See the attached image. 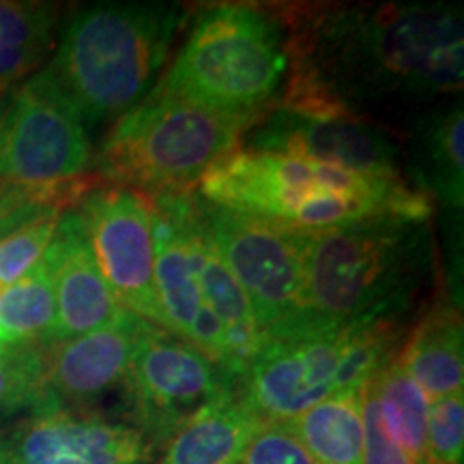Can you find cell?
<instances>
[{"mask_svg":"<svg viewBox=\"0 0 464 464\" xmlns=\"http://www.w3.org/2000/svg\"><path fill=\"white\" fill-rule=\"evenodd\" d=\"M198 185V196L211 205L304 232L381 216L428 219L432 213V200L404 179L241 149L208 168Z\"/></svg>","mask_w":464,"mask_h":464,"instance_id":"2","label":"cell"},{"mask_svg":"<svg viewBox=\"0 0 464 464\" xmlns=\"http://www.w3.org/2000/svg\"><path fill=\"white\" fill-rule=\"evenodd\" d=\"M288 67L286 28L276 11L213 5L196 17L158 86L249 130L282 97Z\"/></svg>","mask_w":464,"mask_h":464,"instance_id":"5","label":"cell"},{"mask_svg":"<svg viewBox=\"0 0 464 464\" xmlns=\"http://www.w3.org/2000/svg\"><path fill=\"white\" fill-rule=\"evenodd\" d=\"M44 258L50 265L56 301L48 346L110 327L127 314L103 280L78 211L63 213Z\"/></svg>","mask_w":464,"mask_h":464,"instance_id":"15","label":"cell"},{"mask_svg":"<svg viewBox=\"0 0 464 464\" xmlns=\"http://www.w3.org/2000/svg\"><path fill=\"white\" fill-rule=\"evenodd\" d=\"M239 464H316L288 421H263Z\"/></svg>","mask_w":464,"mask_h":464,"instance_id":"27","label":"cell"},{"mask_svg":"<svg viewBox=\"0 0 464 464\" xmlns=\"http://www.w3.org/2000/svg\"><path fill=\"white\" fill-rule=\"evenodd\" d=\"M48 207H54V205H28V207L17 208V211H14V213H9V216L0 218V239H3V237H7L9 232H14L15 228H20L22 224L28 222V219L39 216V213Z\"/></svg>","mask_w":464,"mask_h":464,"instance_id":"30","label":"cell"},{"mask_svg":"<svg viewBox=\"0 0 464 464\" xmlns=\"http://www.w3.org/2000/svg\"><path fill=\"white\" fill-rule=\"evenodd\" d=\"M58 7L0 0V100L37 73L54 45Z\"/></svg>","mask_w":464,"mask_h":464,"instance_id":"19","label":"cell"},{"mask_svg":"<svg viewBox=\"0 0 464 464\" xmlns=\"http://www.w3.org/2000/svg\"><path fill=\"white\" fill-rule=\"evenodd\" d=\"M363 464H421L385 432L368 385L363 390Z\"/></svg>","mask_w":464,"mask_h":464,"instance_id":"29","label":"cell"},{"mask_svg":"<svg viewBox=\"0 0 464 464\" xmlns=\"http://www.w3.org/2000/svg\"><path fill=\"white\" fill-rule=\"evenodd\" d=\"M432 271L428 219L381 216L307 232L304 316L404 321Z\"/></svg>","mask_w":464,"mask_h":464,"instance_id":"3","label":"cell"},{"mask_svg":"<svg viewBox=\"0 0 464 464\" xmlns=\"http://www.w3.org/2000/svg\"><path fill=\"white\" fill-rule=\"evenodd\" d=\"M464 448V398L430 400L426 423V464H462Z\"/></svg>","mask_w":464,"mask_h":464,"instance_id":"26","label":"cell"},{"mask_svg":"<svg viewBox=\"0 0 464 464\" xmlns=\"http://www.w3.org/2000/svg\"><path fill=\"white\" fill-rule=\"evenodd\" d=\"M246 125L185 103L153 86L116 119L92 164L112 188L138 194L194 191L211 166L239 150Z\"/></svg>","mask_w":464,"mask_h":464,"instance_id":"7","label":"cell"},{"mask_svg":"<svg viewBox=\"0 0 464 464\" xmlns=\"http://www.w3.org/2000/svg\"><path fill=\"white\" fill-rule=\"evenodd\" d=\"M75 211L116 301L133 316L168 332L155 290L153 226L144 196L125 188L91 189Z\"/></svg>","mask_w":464,"mask_h":464,"instance_id":"13","label":"cell"},{"mask_svg":"<svg viewBox=\"0 0 464 464\" xmlns=\"http://www.w3.org/2000/svg\"><path fill=\"white\" fill-rule=\"evenodd\" d=\"M363 390L324 400L288 421L316 464H363Z\"/></svg>","mask_w":464,"mask_h":464,"instance_id":"20","label":"cell"},{"mask_svg":"<svg viewBox=\"0 0 464 464\" xmlns=\"http://www.w3.org/2000/svg\"><path fill=\"white\" fill-rule=\"evenodd\" d=\"M0 290H3V288H0Z\"/></svg>","mask_w":464,"mask_h":464,"instance_id":"32","label":"cell"},{"mask_svg":"<svg viewBox=\"0 0 464 464\" xmlns=\"http://www.w3.org/2000/svg\"><path fill=\"white\" fill-rule=\"evenodd\" d=\"M263 426L243 400L232 396L189 420L161 448L155 464H239L247 443Z\"/></svg>","mask_w":464,"mask_h":464,"instance_id":"18","label":"cell"},{"mask_svg":"<svg viewBox=\"0 0 464 464\" xmlns=\"http://www.w3.org/2000/svg\"><path fill=\"white\" fill-rule=\"evenodd\" d=\"M89 191V183L82 179L67 185H58V188H26V185L9 183L0 179V218L28 205H54L67 208L73 202L82 200Z\"/></svg>","mask_w":464,"mask_h":464,"instance_id":"28","label":"cell"},{"mask_svg":"<svg viewBox=\"0 0 464 464\" xmlns=\"http://www.w3.org/2000/svg\"><path fill=\"white\" fill-rule=\"evenodd\" d=\"M368 392L372 393L385 432L417 462L426 464V423L430 400L421 387L411 379L398 359H392L368 382Z\"/></svg>","mask_w":464,"mask_h":464,"instance_id":"22","label":"cell"},{"mask_svg":"<svg viewBox=\"0 0 464 464\" xmlns=\"http://www.w3.org/2000/svg\"><path fill=\"white\" fill-rule=\"evenodd\" d=\"M246 150L305 158L368 177L404 179L402 153L381 127L316 92L284 84L282 97L246 131Z\"/></svg>","mask_w":464,"mask_h":464,"instance_id":"8","label":"cell"},{"mask_svg":"<svg viewBox=\"0 0 464 464\" xmlns=\"http://www.w3.org/2000/svg\"><path fill=\"white\" fill-rule=\"evenodd\" d=\"M45 398V346H11L0 353V426L31 413Z\"/></svg>","mask_w":464,"mask_h":464,"instance_id":"24","label":"cell"},{"mask_svg":"<svg viewBox=\"0 0 464 464\" xmlns=\"http://www.w3.org/2000/svg\"><path fill=\"white\" fill-rule=\"evenodd\" d=\"M462 103L448 112H434L423 121L417 136V168L420 189L450 208H462L464 161H462Z\"/></svg>","mask_w":464,"mask_h":464,"instance_id":"21","label":"cell"},{"mask_svg":"<svg viewBox=\"0 0 464 464\" xmlns=\"http://www.w3.org/2000/svg\"><path fill=\"white\" fill-rule=\"evenodd\" d=\"M185 15L168 3L91 5L67 22L44 69L86 127L119 119L150 92Z\"/></svg>","mask_w":464,"mask_h":464,"instance_id":"4","label":"cell"},{"mask_svg":"<svg viewBox=\"0 0 464 464\" xmlns=\"http://www.w3.org/2000/svg\"><path fill=\"white\" fill-rule=\"evenodd\" d=\"M402 321L329 323L299 316L266 335L239 381L243 404L263 421H290L312 406L362 392L393 357Z\"/></svg>","mask_w":464,"mask_h":464,"instance_id":"6","label":"cell"},{"mask_svg":"<svg viewBox=\"0 0 464 464\" xmlns=\"http://www.w3.org/2000/svg\"><path fill=\"white\" fill-rule=\"evenodd\" d=\"M92 164L89 127L39 69L0 102V179L26 188L78 181Z\"/></svg>","mask_w":464,"mask_h":464,"instance_id":"9","label":"cell"},{"mask_svg":"<svg viewBox=\"0 0 464 464\" xmlns=\"http://www.w3.org/2000/svg\"><path fill=\"white\" fill-rule=\"evenodd\" d=\"M207 239L247 295L265 335L304 316L307 232L211 205L198 196Z\"/></svg>","mask_w":464,"mask_h":464,"instance_id":"10","label":"cell"},{"mask_svg":"<svg viewBox=\"0 0 464 464\" xmlns=\"http://www.w3.org/2000/svg\"><path fill=\"white\" fill-rule=\"evenodd\" d=\"M464 338L460 310L439 301L417 323L398 362L428 400L454 396L464 382Z\"/></svg>","mask_w":464,"mask_h":464,"instance_id":"17","label":"cell"},{"mask_svg":"<svg viewBox=\"0 0 464 464\" xmlns=\"http://www.w3.org/2000/svg\"><path fill=\"white\" fill-rule=\"evenodd\" d=\"M288 15L286 82L314 91L353 114L462 89L458 5H318Z\"/></svg>","mask_w":464,"mask_h":464,"instance_id":"1","label":"cell"},{"mask_svg":"<svg viewBox=\"0 0 464 464\" xmlns=\"http://www.w3.org/2000/svg\"><path fill=\"white\" fill-rule=\"evenodd\" d=\"M188 194L189 191L142 194L150 213V226H153L155 290H158V301L168 332L189 342L191 346L222 365L226 372H230L224 329L207 304L198 276L185 247L183 207Z\"/></svg>","mask_w":464,"mask_h":464,"instance_id":"14","label":"cell"},{"mask_svg":"<svg viewBox=\"0 0 464 464\" xmlns=\"http://www.w3.org/2000/svg\"><path fill=\"white\" fill-rule=\"evenodd\" d=\"M56 321L54 284L48 260L0 290V335L11 346H48Z\"/></svg>","mask_w":464,"mask_h":464,"instance_id":"23","label":"cell"},{"mask_svg":"<svg viewBox=\"0 0 464 464\" xmlns=\"http://www.w3.org/2000/svg\"><path fill=\"white\" fill-rule=\"evenodd\" d=\"M133 426L161 450L208 406L239 393V381L177 335L147 324L125 381Z\"/></svg>","mask_w":464,"mask_h":464,"instance_id":"11","label":"cell"},{"mask_svg":"<svg viewBox=\"0 0 464 464\" xmlns=\"http://www.w3.org/2000/svg\"><path fill=\"white\" fill-rule=\"evenodd\" d=\"M158 450L133 423L50 396L31 413L0 426V464H155Z\"/></svg>","mask_w":464,"mask_h":464,"instance_id":"12","label":"cell"},{"mask_svg":"<svg viewBox=\"0 0 464 464\" xmlns=\"http://www.w3.org/2000/svg\"><path fill=\"white\" fill-rule=\"evenodd\" d=\"M147 321L131 312L110 327L45 346V392L61 406L86 409L114 387L125 385Z\"/></svg>","mask_w":464,"mask_h":464,"instance_id":"16","label":"cell"},{"mask_svg":"<svg viewBox=\"0 0 464 464\" xmlns=\"http://www.w3.org/2000/svg\"><path fill=\"white\" fill-rule=\"evenodd\" d=\"M63 213H65L63 207L44 208L39 216L0 239V288L22 280L42 263L54 239Z\"/></svg>","mask_w":464,"mask_h":464,"instance_id":"25","label":"cell"},{"mask_svg":"<svg viewBox=\"0 0 464 464\" xmlns=\"http://www.w3.org/2000/svg\"><path fill=\"white\" fill-rule=\"evenodd\" d=\"M7 348H11V344H9L7 340L3 338V335H0V353H3V351H7Z\"/></svg>","mask_w":464,"mask_h":464,"instance_id":"31","label":"cell"}]
</instances>
